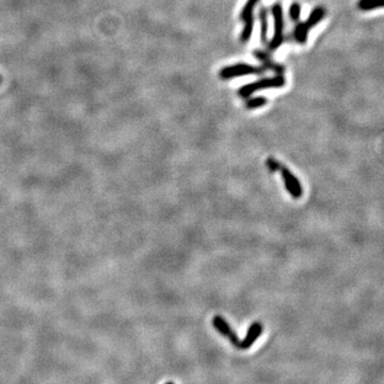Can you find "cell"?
<instances>
[{"instance_id": "1", "label": "cell", "mask_w": 384, "mask_h": 384, "mask_svg": "<svg viewBox=\"0 0 384 384\" xmlns=\"http://www.w3.org/2000/svg\"><path fill=\"white\" fill-rule=\"evenodd\" d=\"M325 15V10L322 7H316L310 12L305 22H298L293 29V38L299 44H305L308 39L309 31L319 24Z\"/></svg>"}, {"instance_id": "2", "label": "cell", "mask_w": 384, "mask_h": 384, "mask_svg": "<svg viewBox=\"0 0 384 384\" xmlns=\"http://www.w3.org/2000/svg\"><path fill=\"white\" fill-rule=\"evenodd\" d=\"M286 84L285 77L283 75H275L273 77H267L261 78L259 80L254 81V83H250L242 86L238 90V95L242 99H248L253 93L256 91H260V90H267V89H277L282 88Z\"/></svg>"}, {"instance_id": "3", "label": "cell", "mask_w": 384, "mask_h": 384, "mask_svg": "<svg viewBox=\"0 0 384 384\" xmlns=\"http://www.w3.org/2000/svg\"><path fill=\"white\" fill-rule=\"evenodd\" d=\"M271 14L273 18L274 32L270 42L268 43V51L275 52L276 50H279V48L282 46V44L284 43L285 24H284L283 7L280 4H274L271 7Z\"/></svg>"}, {"instance_id": "4", "label": "cell", "mask_w": 384, "mask_h": 384, "mask_svg": "<svg viewBox=\"0 0 384 384\" xmlns=\"http://www.w3.org/2000/svg\"><path fill=\"white\" fill-rule=\"evenodd\" d=\"M266 70L263 67H254L248 63H237L234 65H230V67L223 68L219 73V76L224 80L232 79L236 77L247 76V75H256V74H263Z\"/></svg>"}, {"instance_id": "5", "label": "cell", "mask_w": 384, "mask_h": 384, "mask_svg": "<svg viewBox=\"0 0 384 384\" xmlns=\"http://www.w3.org/2000/svg\"><path fill=\"white\" fill-rule=\"evenodd\" d=\"M259 3V0H247L246 5L243 6L240 12L239 18L243 23V29L240 35V41L242 43H247L252 38L253 28H254V18H253V12H254L255 7Z\"/></svg>"}, {"instance_id": "6", "label": "cell", "mask_w": 384, "mask_h": 384, "mask_svg": "<svg viewBox=\"0 0 384 384\" xmlns=\"http://www.w3.org/2000/svg\"><path fill=\"white\" fill-rule=\"evenodd\" d=\"M279 171L284 178L286 190H287L295 199L301 198L302 193H303V190H302V186H301V183L299 182V179L283 165H280Z\"/></svg>"}, {"instance_id": "7", "label": "cell", "mask_w": 384, "mask_h": 384, "mask_svg": "<svg viewBox=\"0 0 384 384\" xmlns=\"http://www.w3.org/2000/svg\"><path fill=\"white\" fill-rule=\"evenodd\" d=\"M212 324H214L215 328L221 333L223 336L227 337L228 339H230V341L232 342V345L236 348L240 349V342L241 340H239L238 336H237V334L234 332V330L231 328L230 324H228L226 322V320L224 319V318H222L221 316H215L214 319H212Z\"/></svg>"}, {"instance_id": "8", "label": "cell", "mask_w": 384, "mask_h": 384, "mask_svg": "<svg viewBox=\"0 0 384 384\" xmlns=\"http://www.w3.org/2000/svg\"><path fill=\"white\" fill-rule=\"evenodd\" d=\"M253 55H254L255 58L261 63V65H263V68L265 70H270L277 75H282L284 73V68L279 63L274 62L268 53L258 50V51H254Z\"/></svg>"}, {"instance_id": "9", "label": "cell", "mask_w": 384, "mask_h": 384, "mask_svg": "<svg viewBox=\"0 0 384 384\" xmlns=\"http://www.w3.org/2000/svg\"><path fill=\"white\" fill-rule=\"evenodd\" d=\"M261 332H263V325H261V323L258 321L253 322L248 330L246 337H244L240 342V349L241 350L249 349L260 336Z\"/></svg>"}, {"instance_id": "10", "label": "cell", "mask_w": 384, "mask_h": 384, "mask_svg": "<svg viewBox=\"0 0 384 384\" xmlns=\"http://www.w3.org/2000/svg\"><path fill=\"white\" fill-rule=\"evenodd\" d=\"M259 22H260V41L266 44L268 41V12L266 8H260L259 10Z\"/></svg>"}, {"instance_id": "11", "label": "cell", "mask_w": 384, "mask_h": 384, "mask_svg": "<svg viewBox=\"0 0 384 384\" xmlns=\"http://www.w3.org/2000/svg\"><path fill=\"white\" fill-rule=\"evenodd\" d=\"M383 7V0H358L357 8L361 11H372L381 9Z\"/></svg>"}, {"instance_id": "12", "label": "cell", "mask_w": 384, "mask_h": 384, "mask_svg": "<svg viewBox=\"0 0 384 384\" xmlns=\"http://www.w3.org/2000/svg\"><path fill=\"white\" fill-rule=\"evenodd\" d=\"M267 104V99L264 96H256L253 97V99H250L246 103V107L248 109H256L263 107Z\"/></svg>"}, {"instance_id": "13", "label": "cell", "mask_w": 384, "mask_h": 384, "mask_svg": "<svg viewBox=\"0 0 384 384\" xmlns=\"http://www.w3.org/2000/svg\"><path fill=\"white\" fill-rule=\"evenodd\" d=\"M288 14H289V19H290L292 22H295V23L300 22L301 6H300L298 3H292V4L289 6Z\"/></svg>"}, {"instance_id": "14", "label": "cell", "mask_w": 384, "mask_h": 384, "mask_svg": "<svg viewBox=\"0 0 384 384\" xmlns=\"http://www.w3.org/2000/svg\"><path fill=\"white\" fill-rule=\"evenodd\" d=\"M280 165L281 163L273 158H268V160H267V166H268L269 170L271 171V172H276V171H279Z\"/></svg>"}, {"instance_id": "15", "label": "cell", "mask_w": 384, "mask_h": 384, "mask_svg": "<svg viewBox=\"0 0 384 384\" xmlns=\"http://www.w3.org/2000/svg\"><path fill=\"white\" fill-rule=\"evenodd\" d=\"M166 384H174L173 382H168V383H166Z\"/></svg>"}, {"instance_id": "16", "label": "cell", "mask_w": 384, "mask_h": 384, "mask_svg": "<svg viewBox=\"0 0 384 384\" xmlns=\"http://www.w3.org/2000/svg\"><path fill=\"white\" fill-rule=\"evenodd\" d=\"M0 83H2V77H0Z\"/></svg>"}]
</instances>
